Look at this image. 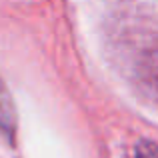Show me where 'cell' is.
Returning <instances> with one entry per match:
<instances>
[{
    "instance_id": "obj_1",
    "label": "cell",
    "mask_w": 158,
    "mask_h": 158,
    "mask_svg": "<svg viewBox=\"0 0 158 158\" xmlns=\"http://www.w3.org/2000/svg\"><path fill=\"white\" fill-rule=\"evenodd\" d=\"M0 128L6 132L8 138H12L16 128V116H14V110H12V102L2 82H0Z\"/></svg>"
},
{
    "instance_id": "obj_2",
    "label": "cell",
    "mask_w": 158,
    "mask_h": 158,
    "mask_svg": "<svg viewBox=\"0 0 158 158\" xmlns=\"http://www.w3.org/2000/svg\"><path fill=\"white\" fill-rule=\"evenodd\" d=\"M136 158H158V146L150 140H140L136 146Z\"/></svg>"
}]
</instances>
